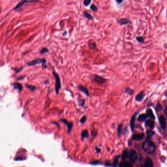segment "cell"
I'll return each instance as SVG.
<instances>
[{"mask_svg": "<svg viewBox=\"0 0 167 167\" xmlns=\"http://www.w3.org/2000/svg\"><path fill=\"white\" fill-rule=\"evenodd\" d=\"M139 113H140V111H137V112L135 113L134 114H133V115L131 117V118L130 121V128L132 132L134 130L135 122L137 119V117L139 115Z\"/></svg>", "mask_w": 167, "mask_h": 167, "instance_id": "obj_5", "label": "cell"}, {"mask_svg": "<svg viewBox=\"0 0 167 167\" xmlns=\"http://www.w3.org/2000/svg\"><path fill=\"white\" fill-rule=\"evenodd\" d=\"M77 88L81 92L84 93L87 97L91 98V95H90V92H89L88 89L86 87L83 86V85H82L81 84H80L77 86Z\"/></svg>", "mask_w": 167, "mask_h": 167, "instance_id": "obj_10", "label": "cell"}, {"mask_svg": "<svg viewBox=\"0 0 167 167\" xmlns=\"http://www.w3.org/2000/svg\"><path fill=\"white\" fill-rule=\"evenodd\" d=\"M90 9L91 10H92L93 12H96L98 10V7H97V6L94 5V4H93L91 5L90 6Z\"/></svg>", "mask_w": 167, "mask_h": 167, "instance_id": "obj_34", "label": "cell"}, {"mask_svg": "<svg viewBox=\"0 0 167 167\" xmlns=\"http://www.w3.org/2000/svg\"><path fill=\"white\" fill-rule=\"evenodd\" d=\"M158 119L161 129L163 130H165L167 127V118L165 117L164 115L161 114L159 116Z\"/></svg>", "mask_w": 167, "mask_h": 167, "instance_id": "obj_7", "label": "cell"}, {"mask_svg": "<svg viewBox=\"0 0 167 167\" xmlns=\"http://www.w3.org/2000/svg\"><path fill=\"white\" fill-rule=\"evenodd\" d=\"M128 158L131 163H135L138 158V155L136 151H135L134 150H131L129 152Z\"/></svg>", "mask_w": 167, "mask_h": 167, "instance_id": "obj_4", "label": "cell"}, {"mask_svg": "<svg viewBox=\"0 0 167 167\" xmlns=\"http://www.w3.org/2000/svg\"><path fill=\"white\" fill-rule=\"evenodd\" d=\"M25 76H21V77H19V78H18L17 79V80H23V79L24 78H25Z\"/></svg>", "mask_w": 167, "mask_h": 167, "instance_id": "obj_41", "label": "cell"}, {"mask_svg": "<svg viewBox=\"0 0 167 167\" xmlns=\"http://www.w3.org/2000/svg\"><path fill=\"white\" fill-rule=\"evenodd\" d=\"M146 96V93L144 91H141L138 93L135 97V100L137 102H141Z\"/></svg>", "mask_w": 167, "mask_h": 167, "instance_id": "obj_11", "label": "cell"}, {"mask_svg": "<svg viewBox=\"0 0 167 167\" xmlns=\"http://www.w3.org/2000/svg\"><path fill=\"white\" fill-rule=\"evenodd\" d=\"M60 121L62 123L65 124L67 127V133L69 135L71 133L73 128V126H74V124L72 122H69V121H68L67 120H66L65 119H60Z\"/></svg>", "mask_w": 167, "mask_h": 167, "instance_id": "obj_6", "label": "cell"}, {"mask_svg": "<svg viewBox=\"0 0 167 167\" xmlns=\"http://www.w3.org/2000/svg\"><path fill=\"white\" fill-rule=\"evenodd\" d=\"M142 148L144 151L149 154L154 153L156 149L154 143L152 141L147 139L142 144Z\"/></svg>", "mask_w": 167, "mask_h": 167, "instance_id": "obj_1", "label": "cell"}, {"mask_svg": "<svg viewBox=\"0 0 167 167\" xmlns=\"http://www.w3.org/2000/svg\"><path fill=\"white\" fill-rule=\"evenodd\" d=\"M127 127H126L124 129H122V135H125L127 132Z\"/></svg>", "mask_w": 167, "mask_h": 167, "instance_id": "obj_37", "label": "cell"}, {"mask_svg": "<svg viewBox=\"0 0 167 167\" xmlns=\"http://www.w3.org/2000/svg\"><path fill=\"white\" fill-rule=\"evenodd\" d=\"M95 149H96V150L97 152H98V153L100 152V151H101V149H99V148H98V147H96Z\"/></svg>", "mask_w": 167, "mask_h": 167, "instance_id": "obj_42", "label": "cell"}, {"mask_svg": "<svg viewBox=\"0 0 167 167\" xmlns=\"http://www.w3.org/2000/svg\"><path fill=\"white\" fill-rule=\"evenodd\" d=\"M87 120V117H86V115H84L83 116L81 119H80V124H81V125H83L84 124H85V123L86 122Z\"/></svg>", "mask_w": 167, "mask_h": 167, "instance_id": "obj_30", "label": "cell"}, {"mask_svg": "<svg viewBox=\"0 0 167 167\" xmlns=\"http://www.w3.org/2000/svg\"><path fill=\"white\" fill-rule=\"evenodd\" d=\"M40 0H22L15 7L14 10H17L19 8H20L22 6L24 5L27 3H35L39 1Z\"/></svg>", "mask_w": 167, "mask_h": 167, "instance_id": "obj_8", "label": "cell"}, {"mask_svg": "<svg viewBox=\"0 0 167 167\" xmlns=\"http://www.w3.org/2000/svg\"><path fill=\"white\" fill-rule=\"evenodd\" d=\"M26 87L29 89V90H30L31 91H34L36 90V87L35 86H31V85H28V84H26Z\"/></svg>", "mask_w": 167, "mask_h": 167, "instance_id": "obj_31", "label": "cell"}, {"mask_svg": "<svg viewBox=\"0 0 167 167\" xmlns=\"http://www.w3.org/2000/svg\"><path fill=\"white\" fill-rule=\"evenodd\" d=\"M119 156H117L116 157V158L115 159V160H114V162H113V167H116L118 164V159H119Z\"/></svg>", "mask_w": 167, "mask_h": 167, "instance_id": "obj_35", "label": "cell"}, {"mask_svg": "<svg viewBox=\"0 0 167 167\" xmlns=\"http://www.w3.org/2000/svg\"><path fill=\"white\" fill-rule=\"evenodd\" d=\"M78 103V106L80 107H83L85 106V100L83 99H81L78 100L77 101Z\"/></svg>", "mask_w": 167, "mask_h": 167, "instance_id": "obj_25", "label": "cell"}, {"mask_svg": "<svg viewBox=\"0 0 167 167\" xmlns=\"http://www.w3.org/2000/svg\"><path fill=\"white\" fill-rule=\"evenodd\" d=\"M120 167H132V165L131 164L127 162H122L119 165Z\"/></svg>", "mask_w": 167, "mask_h": 167, "instance_id": "obj_24", "label": "cell"}, {"mask_svg": "<svg viewBox=\"0 0 167 167\" xmlns=\"http://www.w3.org/2000/svg\"><path fill=\"white\" fill-rule=\"evenodd\" d=\"M146 113L147 114L149 118L150 119L153 120H155V116L154 114V113L153 112V110L151 108H148L146 110Z\"/></svg>", "mask_w": 167, "mask_h": 167, "instance_id": "obj_17", "label": "cell"}, {"mask_svg": "<svg viewBox=\"0 0 167 167\" xmlns=\"http://www.w3.org/2000/svg\"><path fill=\"white\" fill-rule=\"evenodd\" d=\"M116 2L119 4H121L122 2H123L124 1V0H115Z\"/></svg>", "mask_w": 167, "mask_h": 167, "instance_id": "obj_39", "label": "cell"}, {"mask_svg": "<svg viewBox=\"0 0 167 167\" xmlns=\"http://www.w3.org/2000/svg\"><path fill=\"white\" fill-rule=\"evenodd\" d=\"M145 135L144 133H136V134L133 135L132 136V139L133 140L135 141H140L143 140Z\"/></svg>", "mask_w": 167, "mask_h": 167, "instance_id": "obj_12", "label": "cell"}, {"mask_svg": "<svg viewBox=\"0 0 167 167\" xmlns=\"http://www.w3.org/2000/svg\"><path fill=\"white\" fill-rule=\"evenodd\" d=\"M122 127H123V124H120L117 128V135L119 137H121L122 135Z\"/></svg>", "mask_w": 167, "mask_h": 167, "instance_id": "obj_21", "label": "cell"}, {"mask_svg": "<svg viewBox=\"0 0 167 167\" xmlns=\"http://www.w3.org/2000/svg\"><path fill=\"white\" fill-rule=\"evenodd\" d=\"M155 109H156V111H159H159H161L163 110V107L160 103H158L156 104V108H155Z\"/></svg>", "mask_w": 167, "mask_h": 167, "instance_id": "obj_27", "label": "cell"}, {"mask_svg": "<svg viewBox=\"0 0 167 167\" xmlns=\"http://www.w3.org/2000/svg\"><path fill=\"white\" fill-rule=\"evenodd\" d=\"M94 80L97 83H98L101 84H104L106 83L107 82V79L105 78L99 76L97 74H94Z\"/></svg>", "mask_w": 167, "mask_h": 167, "instance_id": "obj_9", "label": "cell"}, {"mask_svg": "<svg viewBox=\"0 0 167 167\" xmlns=\"http://www.w3.org/2000/svg\"><path fill=\"white\" fill-rule=\"evenodd\" d=\"M0 13H1V9H0Z\"/></svg>", "mask_w": 167, "mask_h": 167, "instance_id": "obj_45", "label": "cell"}, {"mask_svg": "<svg viewBox=\"0 0 167 167\" xmlns=\"http://www.w3.org/2000/svg\"><path fill=\"white\" fill-rule=\"evenodd\" d=\"M13 86H14V88L15 89H17V90H19V92H21L22 90H23V86L22 85L18 83H14V84H13Z\"/></svg>", "mask_w": 167, "mask_h": 167, "instance_id": "obj_22", "label": "cell"}, {"mask_svg": "<svg viewBox=\"0 0 167 167\" xmlns=\"http://www.w3.org/2000/svg\"><path fill=\"white\" fill-rule=\"evenodd\" d=\"M124 92L125 93V94H128L130 96H132L133 94H134V91L133 90V89L130 88L129 87H127Z\"/></svg>", "mask_w": 167, "mask_h": 167, "instance_id": "obj_19", "label": "cell"}, {"mask_svg": "<svg viewBox=\"0 0 167 167\" xmlns=\"http://www.w3.org/2000/svg\"><path fill=\"white\" fill-rule=\"evenodd\" d=\"M148 118H149V117L146 113H145V114L142 113V114H140L138 116V118H137V120L138 122H144L147 120V119Z\"/></svg>", "mask_w": 167, "mask_h": 167, "instance_id": "obj_15", "label": "cell"}, {"mask_svg": "<svg viewBox=\"0 0 167 167\" xmlns=\"http://www.w3.org/2000/svg\"><path fill=\"white\" fill-rule=\"evenodd\" d=\"M128 154H129V151L128 150H125L123 151L122 155V159L125 160L126 159L128 158Z\"/></svg>", "mask_w": 167, "mask_h": 167, "instance_id": "obj_26", "label": "cell"}, {"mask_svg": "<svg viewBox=\"0 0 167 167\" xmlns=\"http://www.w3.org/2000/svg\"><path fill=\"white\" fill-rule=\"evenodd\" d=\"M98 134V130L97 129H94L92 131H91V135L93 137H96L97 135Z\"/></svg>", "mask_w": 167, "mask_h": 167, "instance_id": "obj_32", "label": "cell"}, {"mask_svg": "<svg viewBox=\"0 0 167 167\" xmlns=\"http://www.w3.org/2000/svg\"><path fill=\"white\" fill-rule=\"evenodd\" d=\"M52 74L55 78V93L57 95L58 94L59 91L61 87V80L59 78V76L58 74L55 72L54 71H53Z\"/></svg>", "mask_w": 167, "mask_h": 167, "instance_id": "obj_2", "label": "cell"}, {"mask_svg": "<svg viewBox=\"0 0 167 167\" xmlns=\"http://www.w3.org/2000/svg\"><path fill=\"white\" fill-rule=\"evenodd\" d=\"M83 16H84L85 18H87L89 20H93V17L88 12H87L86 11H84L83 12Z\"/></svg>", "mask_w": 167, "mask_h": 167, "instance_id": "obj_23", "label": "cell"}, {"mask_svg": "<svg viewBox=\"0 0 167 167\" xmlns=\"http://www.w3.org/2000/svg\"><path fill=\"white\" fill-rule=\"evenodd\" d=\"M48 51H49V49L47 48H44L41 50V51H40V54H44L46 52H48Z\"/></svg>", "mask_w": 167, "mask_h": 167, "instance_id": "obj_36", "label": "cell"}, {"mask_svg": "<svg viewBox=\"0 0 167 167\" xmlns=\"http://www.w3.org/2000/svg\"><path fill=\"white\" fill-rule=\"evenodd\" d=\"M52 124H55V125H56L57 126H58V127L60 129V126H59V125L58 123H57V122H52Z\"/></svg>", "mask_w": 167, "mask_h": 167, "instance_id": "obj_43", "label": "cell"}, {"mask_svg": "<svg viewBox=\"0 0 167 167\" xmlns=\"http://www.w3.org/2000/svg\"><path fill=\"white\" fill-rule=\"evenodd\" d=\"M145 126L149 127L150 129H153L155 128V122L154 120L150 119L145 121Z\"/></svg>", "mask_w": 167, "mask_h": 167, "instance_id": "obj_14", "label": "cell"}, {"mask_svg": "<svg viewBox=\"0 0 167 167\" xmlns=\"http://www.w3.org/2000/svg\"><path fill=\"white\" fill-rule=\"evenodd\" d=\"M118 23L121 26H124L131 24V22L129 19L127 18H121L118 21Z\"/></svg>", "mask_w": 167, "mask_h": 167, "instance_id": "obj_13", "label": "cell"}, {"mask_svg": "<svg viewBox=\"0 0 167 167\" xmlns=\"http://www.w3.org/2000/svg\"><path fill=\"white\" fill-rule=\"evenodd\" d=\"M167 108L165 107V109L164 110V116L166 118H167Z\"/></svg>", "mask_w": 167, "mask_h": 167, "instance_id": "obj_38", "label": "cell"}, {"mask_svg": "<svg viewBox=\"0 0 167 167\" xmlns=\"http://www.w3.org/2000/svg\"><path fill=\"white\" fill-rule=\"evenodd\" d=\"M136 40L137 42L141 43H144V39L142 36H137L136 37Z\"/></svg>", "mask_w": 167, "mask_h": 167, "instance_id": "obj_28", "label": "cell"}, {"mask_svg": "<svg viewBox=\"0 0 167 167\" xmlns=\"http://www.w3.org/2000/svg\"><path fill=\"white\" fill-rule=\"evenodd\" d=\"M91 2H92V0H84L83 5L85 6H88L90 4Z\"/></svg>", "mask_w": 167, "mask_h": 167, "instance_id": "obj_33", "label": "cell"}, {"mask_svg": "<svg viewBox=\"0 0 167 167\" xmlns=\"http://www.w3.org/2000/svg\"><path fill=\"white\" fill-rule=\"evenodd\" d=\"M99 163V161H94L93 162H92L91 164H93V165H97V164H98Z\"/></svg>", "mask_w": 167, "mask_h": 167, "instance_id": "obj_40", "label": "cell"}, {"mask_svg": "<svg viewBox=\"0 0 167 167\" xmlns=\"http://www.w3.org/2000/svg\"><path fill=\"white\" fill-rule=\"evenodd\" d=\"M81 137L82 139L88 138L89 137V135L88 131L87 129L83 130L81 133Z\"/></svg>", "mask_w": 167, "mask_h": 167, "instance_id": "obj_20", "label": "cell"}, {"mask_svg": "<svg viewBox=\"0 0 167 167\" xmlns=\"http://www.w3.org/2000/svg\"><path fill=\"white\" fill-rule=\"evenodd\" d=\"M155 134L154 131L152 130H148L146 131L147 135V140H150L152 136H153Z\"/></svg>", "mask_w": 167, "mask_h": 167, "instance_id": "obj_18", "label": "cell"}, {"mask_svg": "<svg viewBox=\"0 0 167 167\" xmlns=\"http://www.w3.org/2000/svg\"><path fill=\"white\" fill-rule=\"evenodd\" d=\"M22 70V68H21V69H19V70H16V72L18 73V72H19L20 71H21Z\"/></svg>", "mask_w": 167, "mask_h": 167, "instance_id": "obj_44", "label": "cell"}, {"mask_svg": "<svg viewBox=\"0 0 167 167\" xmlns=\"http://www.w3.org/2000/svg\"><path fill=\"white\" fill-rule=\"evenodd\" d=\"M144 167H153V162L150 158L148 157L146 159L144 163Z\"/></svg>", "mask_w": 167, "mask_h": 167, "instance_id": "obj_16", "label": "cell"}, {"mask_svg": "<svg viewBox=\"0 0 167 167\" xmlns=\"http://www.w3.org/2000/svg\"><path fill=\"white\" fill-rule=\"evenodd\" d=\"M88 46L89 47V48H90L91 49H94L96 48L97 47V44L95 42H92L91 43H89L88 44Z\"/></svg>", "mask_w": 167, "mask_h": 167, "instance_id": "obj_29", "label": "cell"}, {"mask_svg": "<svg viewBox=\"0 0 167 167\" xmlns=\"http://www.w3.org/2000/svg\"><path fill=\"white\" fill-rule=\"evenodd\" d=\"M40 63L42 64V66L44 69H45L47 67V65H46V60L45 59H37L36 60H34L29 62H28L27 64L29 66H31L35 65L37 64Z\"/></svg>", "mask_w": 167, "mask_h": 167, "instance_id": "obj_3", "label": "cell"}]
</instances>
